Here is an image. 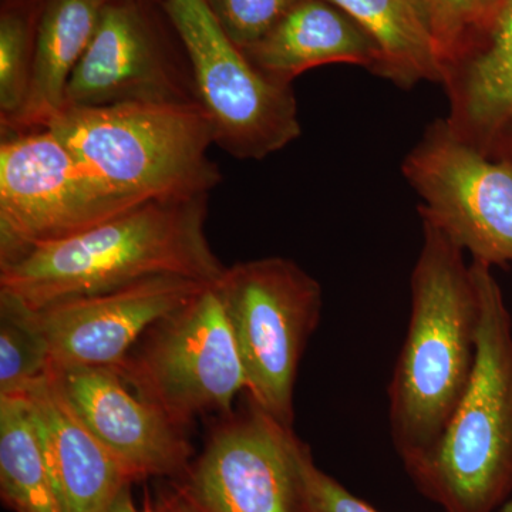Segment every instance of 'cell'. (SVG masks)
I'll use <instances>...</instances> for the list:
<instances>
[{
    "mask_svg": "<svg viewBox=\"0 0 512 512\" xmlns=\"http://www.w3.org/2000/svg\"><path fill=\"white\" fill-rule=\"evenodd\" d=\"M49 369V343L39 311L0 291V396L25 393Z\"/></svg>",
    "mask_w": 512,
    "mask_h": 512,
    "instance_id": "19",
    "label": "cell"
},
{
    "mask_svg": "<svg viewBox=\"0 0 512 512\" xmlns=\"http://www.w3.org/2000/svg\"><path fill=\"white\" fill-rule=\"evenodd\" d=\"M64 512H103L134 481L74 416L49 373L25 393Z\"/></svg>",
    "mask_w": 512,
    "mask_h": 512,
    "instance_id": "14",
    "label": "cell"
},
{
    "mask_svg": "<svg viewBox=\"0 0 512 512\" xmlns=\"http://www.w3.org/2000/svg\"><path fill=\"white\" fill-rule=\"evenodd\" d=\"M46 128L128 200L201 197L222 181L208 156L214 127L200 103L66 107Z\"/></svg>",
    "mask_w": 512,
    "mask_h": 512,
    "instance_id": "4",
    "label": "cell"
},
{
    "mask_svg": "<svg viewBox=\"0 0 512 512\" xmlns=\"http://www.w3.org/2000/svg\"><path fill=\"white\" fill-rule=\"evenodd\" d=\"M117 370L181 426L204 413L231 414L248 383L218 282L157 323Z\"/></svg>",
    "mask_w": 512,
    "mask_h": 512,
    "instance_id": "8",
    "label": "cell"
},
{
    "mask_svg": "<svg viewBox=\"0 0 512 512\" xmlns=\"http://www.w3.org/2000/svg\"><path fill=\"white\" fill-rule=\"evenodd\" d=\"M423 10L426 28L444 70L477 39V0H423Z\"/></svg>",
    "mask_w": 512,
    "mask_h": 512,
    "instance_id": "21",
    "label": "cell"
},
{
    "mask_svg": "<svg viewBox=\"0 0 512 512\" xmlns=\"http://www.w3.org/2000/svg\"><path fill=\"white\" fill-rule=\"evenodd\" d=\"M42 0H5L0 15V128L19 116L28 96Z\"/></svg>",
    "mask_w": 512,
    "mask_h": 512,
    "instance_id": "20",
    "label": "cell"
},
{
    "mask_svg": "<svg viewBox=\"0 0 512 512\" xmlns=\"http://www.w3.org/2000/svg\"><path fill=\"white\" fill-rule=\"evenodd\" d=\"M208 285L157 276L37 309L49 343L50 369H119L138 340Z\"/></svg>",
    "mask_w": 512,
    "mask_h": 512,
    "instance_id": "12",
    "label": "cell"
},
{
    "mask_svg": "<svg viewBox=\"0 0 512 512\" xmlns=\"http://www.w3.org/2000/svg\"><path fill=\"white\" fill-rule=\"evenodd\" d=\"M138 204L143 202L121 197L101 183L49 128L3 134L0 265Z\"/></svg>",
    "mask_w": 512,
    "mask_h": 512,
    "instance_id": "7",
    "label": "cell"
},
{
    "mask_svg": "<svg viewBox=\"0 0 512 512\" xmlns=\"http://www.w3.org/2000/svg\"><path fill=\"white\" fill-rule=\"evenodd\" d=\"M49 377L74 416L116 457L131 480L183 478L192 448L185 426L144 399L119 370L50 369Z\"/></svg>",
    "mask_w": 512,
    "mask_h": 512,
    "instance_id": "13",
    "label": "cell"
},
{
    "mask_svg": "<svg viewBox=\"0 0 512 512\" xmlns=\"http://www.w3.org/2000/svg\"><path fill=\"white\" fill-rule=\"evenodd\" d=\"M131 485L133 484H127L103 512H137L133 494H131Z\"/></svg>",
    "mask_w": 512,
    "mask_h": 512,
    "instance_id": "26",
    "label": "cell"
},
{
    "mask_svg": "<svg viewBox=\"0 0 512 512\" xmlns=\"http://www.w3.org/2000/svg\"><path fill=\"white\" fill-rule=\"evenodd\" d=\"M123 103H198L191 74L175 64L141 0H107L63 109Z\"/></svg>",
    "mask_w": 512,
    "mask_h": 512,
    "instance_id": "10",
    "label": "cell"
},
{
    "mask_svg": "<svg viewBox=\"0 0 512 512\" xmlns=\"http://www.w3.org/2000/svg\"><path fill=\"white\" fill-rule=\"evenodd\" d=\"M163 6L218 147L238 160H264L301 137L292 86L266 79L249 62L207 0H163Z\"/></svg>",
    "mask_w": 512,
    "mask_h": 512,
    "instance_id": "6",
    "label": "cell"
},
{
    "mask_svg": "<svg viewBox=\"0 0 512 512\" xmlns=\"http://www.w3.org/2000/svg\"><path fill=\"white\" fill-rule=\"evenodd\" d=\"M0 495L13 512H64L23 394L0 396Z\"/></svg>",
    "mask_w": 512,
    "mask_h": 512,
    "instance_id": "18",
    "label": "cell"
},
{
    "mask_svg": "<svg viewBox=\"0 0 512 512\" xmlns=\"http://www.w3.org/2000/svg\"><path fill=\"white\" fill-rule=\"evenodd\" d=\"M402 173L429 220L473 261L512 264V164L481 156L454 136L446 119L424 130Z\"/></svg>",
    "mask_w": 512,
    "mask_h": 512,
    "instance_id": "9",
    "label": "cell"
},
{
    "mask_svg": "<svg viewBox=\"0 0 512 512\" xmlns=\"http://www.w3.org/2000/svg\"><path fill=\"white\" fill-rule=\"evenodd\" d=\"M299 512H379L320 470L311 450L292 433Z\"/></svg>",
    "mask_w": 512,
    "mask_h": 512,
    "instance_id": "22",
    "label": "cell"
},
{
    "mask_svg": "<svg viewBox=\"0 0 512 512\" xmlns=\"http://www.w3.org/2000/svg\"><path fill=\"white\" fill-rule=\"evenodd\" d=\"M292 433L251 402L212 434L178 484L202 512H299Z\"/></svg>",
    "mask_w": 512,
    "mask_h": 512,
    "instance_id": "11",
    "label": "cell"
},
{
    "mask_svg": "<svg viewBox=\"0 0 512 512\" xmlns=\"http://www.w3.org/2000/svg\"><path fill=\"white\" fill-rule=\"evenodd\" d=\"M251 402L293 424L296 376L322 313L319 282L281 256L227 266L218 281Z\"/></svg>",
    "mask_w": 512,
    "mask_h": 512,
    "instance_id": "5",
    "label": "cell"
},
{
    "mask_svg": "<svg viewBox=\"0 0 512 512\" xmlns=\"http://www.w3.org/2000/svg\"><path fill=\"white\" fill-rule=\"evenodd\" d=\"M421 225L409 326L389 384L390 436L406 471L430 456L466 393L481 319L463 249L433 222Z\"/></svg>",
    "mask_w": 512,
    "mask_h": 512,
    "instance_id": "1",
    "label": "cell"
},
{
    "mask_svg": "<svg viewBox=\"0 0 512 512\" xmlns=\"http://www.w3.org/2000/svg\"><path fill=\"white\" fill-rule=\"evenodd\" d=\"M141 512H160V511H158V510H153V508L147 507V508H146V510L141 511Z\"/></svg>",
    "mask_w": 512,
    "mask_h": 512,
    "instance_id": "29",
    "label": "cell"
},
{
    "mask_svg": "<svg viewBox=\"0 0 512 512\" xmlns=\"http://www.w3.org/2000/svg\"><path fill=\"white\" fill-rule=\"evenodd\" d=\"M107 0H42L25 106L3 134L46 128L63 109L67 84Z\"/></svg>",
    "mask_w": 512,
    "mask_h": 512,
    "instance_id": "16",
    "label": "cell"
},
{
    "mask_svg": "<svg viewBox=\"0 0 512 512\" xmlns=\"http://www.w3.org/2000/svg\"><path fill=\"white\" fill-rule=\"evenodd\" d=\"M406 2L409 3L410 8H412L414 12L417 13V16H419L421 22H423L424 26H426V22H424L423 0H406ZM427 32H429V30H427Z\"/></svg>",
    "mask_w": 512,
    "mask_h": 512,
    "instance_id": "27",
    "label": "cell"
},
{
    "mask_svg": "<svg viewBox=\"0 0 512 512\" xmlns=\"http://www.w3.org/2000/svg\"><path fill=\"white\" fill-rule=\"evenodd\" d=\"M208 197L138 204L0 265V291L35 309L157 276L215 284L227 266L207 234Z\"/></svg>",
    "mask_w": 512,
    "mask_h": 512,
    "instance_id": "2",
    "label": "cell"
},
{
    "mask_svg": "<svg viewBox=\"0 0 512 512\" xmlns=\"http://www.w3.org/2000/svg\"><path fill=\"white\" fill-rule=\"evenodd\" d=\"M355 20L379 47L377 76L402 89L441 82L433 39L406 0H326Z\"/></svg>",
    "mask_w": 512,
    "mask_h": 512,
    "instance_id": "17",
    "label": "cell"
},
{
    "mask_svg": "<svg viewBox=\"0 0 512 512\" xmlns=\"http://www.w3.org/2000/svg\"><path fill=\"white\" fill-rule=\"evenodd\" d=\"M298 0H207L229 39L242 50L264 39Z\"/></svg>",
    "mask_w": 512,
    "mask_h": 512,
    "instance_id": "23",
    "label": "cell"
},
{
    "mask_svg": "<svg viewBox=\"0 0 512 512\" xmlns=\"http://www.w3.org/2000/svg\"><path fill=\"white\" fill-rule=\"evenodd\" d=\"M498 512H512V497L507 501V503L503 505V507H501V510Z\"/></svg>",
    "mask_w": 512,
    "mask_h": 512,
    "instance_id": "28",
    "label": "cell"
},
{
    "mask_svg": "<svg viewBox=\"0 0 512 512\" xmlns=\"http://www.w3.org/2000/svg\"><path fill=\"white\" fill-rule=\"evenodd\" d=\"M491 269L471 262L481 319L466 393L430 456L407 471L446 512H498L512 497V318Z\"/></svg>",
    "mask_w": 512,
    "mask_h": 512,
    "instance_id": "3",
    "label": "cell"
},
{
    "mask_svg": "<svg viewBox=\"0 0 512 512\" xmlns=\"http://www.w3.org/2000/svg\"><path fill=\"white\" fill-rule=\"evenodd\" d=\"M503 2L504 0H477L478 25H480L478 36L490 28ZM474 42H476V40H474Z\"/></svg>",
    "mask_w": 512,
    "mask_h": 512,
    "instance_id": "25",
    "label": "cell"
},
{
    "mask_svg": "<svg viewBox=\"0 0 512 512\" xmlns=\"http://www.w3.org/2000/svg\"><path fill=\"white\" fill-rule=\"evenodd\" d=\"M157 510L160 512H202L178 483L165 488L160 494Z\"/></svg>",
    "mask_w": 512,
    "mask_h": 512,
    "instance_id": "24",
    "label": "cell"
},
{
    "mask_svg": "<svg viewBox=\"0 0 512 512\" xmlns=\"http://www.w3.org/2000/svg\"><path fill=\"white\" fill-rule=\"evenodd\" d=\"M242 52L266 79L285 86L325 64H356L375 74L380 66L372 37L326 0H298L264 39Z\"/></svg>",
    "mask_w": 512,
    "mask_h": 512,
    "instance_id": "15",
    "label": "cell"
}]
</instances>
